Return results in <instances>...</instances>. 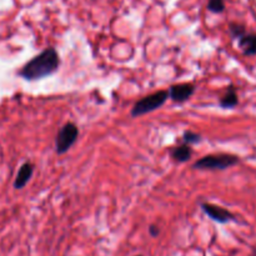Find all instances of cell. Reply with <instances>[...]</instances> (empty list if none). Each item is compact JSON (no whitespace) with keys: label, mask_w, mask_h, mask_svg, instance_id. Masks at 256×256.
<instances>
[{"label":"cell","mask_w":256,"mask_h":256,"mask_svg":"<svg viewBox=\"0 0 256 256\" xmlns=\"http://www.w3.org/2000/svg\"><path fill=\"white\" fill-rule=\"evenodd\" d=\"M59 65L60 59L56 50L54 48H48L28 62L22 68L19 75L25 80H39L54 74L59 69Z\"/></svg>","instance_id":"6da1fadb"},{"label":"cell","mask_w":256,"mask_h":256,"mask_svg":"<svg viewBox=\"0 0 256 256\" xmlns=\"http://www.w3.org/2000/svg\"><path fill=\"white\" fill-rule=\"evenodd\" d=\"M169 98V92H166V90H159V92H152V94L142 98L139 102H135V105L132 106V116H142V115L148 114V112L160 109Z\"/></svg>","instance_id":"7a4b0ae2"},{"label":"cell","mask_w":256,"mask_h":256,"mask_svg":"<svg viewBox=\"0 0 256 256\" xmlns=\"http://www.w3.org/2000/svg\"><path fill=\"white\" fill-rule=\"evenodd\" d=\"M240 159L236 155L216 154L206 155L194 164V169L200 170H225L239 164Z\"/></svg>","instance_id":"3957f363"},{"label":"cell","mask_w":256,"mask_h":256,"mask_svg":"<svg viewBox=\"0 0 256 256\" xmlns=\"http://www.w3.org/2000/svg\"><path fill=\"white\" fill-rule=\"evenodd\" d=\"M79 136V129L74 122H66L58 132L56 140H55V150L59 155L65 154L69 152L70 148L76 142Z\"/></svg>","instance_id":"277c9868"},{"label":"cell","mask_w":256,"mask_h":256,"mask_svg":"<svg viewBox=\"0 0 256 256\" xmlns=\"http://www.w3.org/2000/svg\"><path fill=\"white\" fill-rule=\"evenodd\" d=\"M200 208L202 209V212L208 215L212 220L214 222H220V224H226L229 222H234L235 216L234 214L229 212V210L224 209L222 206H218V205L214 204H209V202H202L200 205Z\"/></svg>","instance_id":"5b68a950"},{"label":"cell","mask_w":256,"mask_h":256,"mask_svg":"<svg viewBox=\"0 0 256 256\" xmlns=\"http://www.w3.org/2000/svg\"><path fill=\"white\" fill-rule=\"evenodd\" d=\"M195 92V85L190 82H184V84H176L170 86L169 96L170 99L176 102H184L189 100Z\"/></svg>","instance_id":"8992f818"},{"label":"cell","mask_w":256,"mask_h":256,"mask_svg":"<svg viewBox=\"0 0 256 256\" xmlns=\"http://www.w3.org/2000/svg\"><path fill=\"white\" fill-rule=\"evenodd\" d=\"M239 48L242 50L246 56H254L256 55V34L255 32H245L244 35L238 39Z\"/></svg>","instance_id":"52a82bcc"},{"label":"cell","mask_w":256,"mask_h":256,"mask_svg":"<svg viewBox=\"0 0 256 256\" xmlns=\"http://www.w3.org/2000/svg\"><path fill=\"white\" fill-rule=\"evenodd\" d=\"M32 172H34V166H32V162H25V164H22V166H20L19 172H18L16 178H15V189H22V188L29 182V180L32 179Z\"/></svg>","instance_id":"ba28073f"},{"label":"cell","mask_w":256,"mask_h":256,"mask_svg":"<svg viewBox=\"0 0 256 256\" xmlns=\"http://www.w3.org/2000/svg\"><path fill=\"white\" fill-rule=\"evenodd\" d=\"M172 158L178 162H189L190 158L192 155V149L190 148L189 144L179 145V146H175L172 150Z\"/></svg>","instance_id":"9c48e42d"},{"label":"cell","mask_w":256,"mask_h":256,"mask_svg":"<svg viewBox=\"0 0 256 256\" xmlns=\"http://www.w3.org/2000/svg\"><path fill=\"white\" fill-rule=\"evenodd\" d=\"M238 104H239V98H238L236 92H235L232 88H230L226 92V94H225L224 96L222 98V100H220V105H222V108H224V109H232V108L236 106Z\"/></svg>","instance_id":"30bf717a"},{"label":"cell","mask_w":256,"mask_h":256,"mask_svg":"<svg viewBox=\"0 0 256 256\" xmlns=\"http://www.w3.org/2000/svg\"><path fill=\"white\" fill-rule=\"evenodd\" d=\"M208 10L215 14H220L225 10L224 0H209L208 2Z\"/></svg>","instance_id":"8fae6325"},{"label":"cell","mask_w":256,"mask_h":256,"mask_svg":"<svg viewBox=\"0 0 256 256\" xmlns=\"http://www.w3.org/2000/svg\"><path fill=\"white\" fill-rule=\"evenodd\" d=\"M200 140H202V136H200L199 134H196V132H185L184 135H182V142H184L185 144H189V145L196 144V142H199Z\"/></svg>","instance_id":"7c38bea8"},{"label":"cell","mask_w":256,"mask_h":256,"mask_svg":"<svg viewBox=\"0 0 256 256\" xmlns=\"http://www.w3.org/2000/svg\"><path fill=\"white\" fill-rule=\"evenodd\" d=\"M229 30H230V34H232V36L235 38V39H239L242 35H244L245 32H246V30H245V28L242 26V25L235 24V22L230 24Z\"/></svg>","instance_id":"4fadbf2b"},{"label":"cell","mask_w":256,"mask_h":256,"mask_svg":"<svg viewBox=\"0 0 256 256\" xmlns=\"http://www.w3.org/2000/svg\"><path fill=\"white\" fill-rule=\"evenodd\" d=\"M149 232H150V235H152V236L156 238L158 235L160 234V229L156 226V225H152V226L149 228Z\"/></svg>","instance_id":"5bb4252c"},{"label":"cell","mask_w":256,"mask_h":256,"mask_svg":"<svg viewBox=\"0 0 256 256\" xmlns=\"http://www.w3.org/2000/svg\"><path fill=\"white\" fill-rule=\"evenodd\" d=\"M138 256H142V255H138Z\"/></svg>","instance_id":"9a60e30c"}]
</instances>
